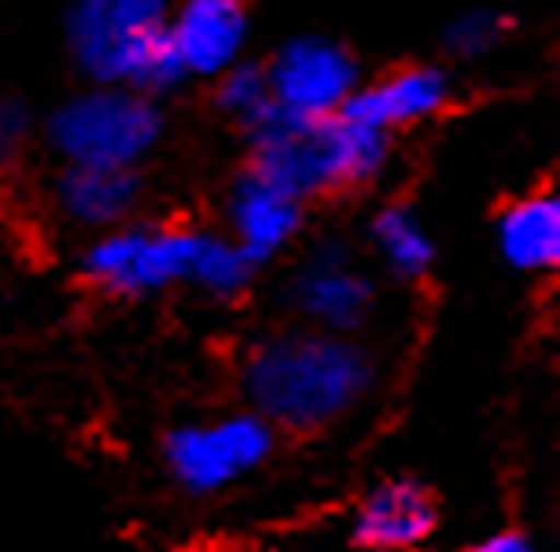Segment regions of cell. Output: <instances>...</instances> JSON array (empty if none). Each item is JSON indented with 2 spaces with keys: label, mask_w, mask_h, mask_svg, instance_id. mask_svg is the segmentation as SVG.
Segmentation results:
<instances>
[{
  "label": "cell",
  "mask_w": 560,
  "mask_h": 552,
  "mask_svg": "<svg viewBox=\"0 0 560 552\" xmlns=\"http://www.w3.org/2000/svg\"><path fill=\"white\" fill-rule=\"evenodd\" d=\"M375 380L371 354L353 336L318 327H283L265 336L243 363L252 411L283 429H323L366 398Z\"/></svg>",
  "instance_id": "1"
},
{
  "label": "cell",
  "mask_w": 560,
  "mask_h": 552,
  "mask_svg": "<svg viewBox=\"0 0 560 552\" xmlns=\"http://www.w3.org/2000/svg\"><path fill=\"white\" fill-rule=\"evenodd\" d=\"M252 173L269 177L296 199H314L327 191H353L371 182L388 160V137L349 111L327 119H292L283 111H265L252 128Z\"/></svg>",
  "instance_id": "2"
},
{
  "label": "cell",
  "mask_w": 560,
  "mask_h": 552,
  "mask_svg": "<svg viewBox=\"0 0 560 552\" xmlns=\"http://www.w3.org/2000/svg\"><path fill=\"white\" fill-rule=\"evenodd\" d=\"M173 0H71L67 45L93 84L168 93L186 76L168 49Z\"/></svg>",
  "instance_id": "3"
},
{
  "label": "cell",
  "mask_w": 560,
  "mask_h": 552,
  "mask_svg": "<svg viewBox=\"0 0 560 552\" xmlns=\"http://www.w3.org/2000/svg\"><path fill=\"white\" fill-rule=\"evenodd\" d=\"M160 137L164 115L155 97L119 84H89L45 115V142L62 160V169L137 173V164L160 147Z\"/></svg>",
  "instance_id": "4"
},
{
  "label": "cell",
  "mask_w": 560,
  "mask_h": 552,
  "mask_svg": "<svg viewBox=\"0 0 560 552\" xmlns=\"http://www.w3.org/2000/svg\"><path fill=\"white\" fill-rule=\"evenodd\" d=\"M199 230L124 221L84 248V274L115 297H160L190 284Z\"/></svg>",
  "instance_id": "5"
},
{
  "label": "cell",
  "mask_w": 560,
  "mask_h": 552,
  "mask_svg": "<svg viewBox=\"0 0 560 552\" xmlns=\"http://www.w3.org/2000/svg\"><path fill=\"white\" fill-rule=\"evenodd\" d=\"M273 451V425L256 411H234L217 421L177 425L164 442V460L173 478L195 495H217L247 473H256Z\"/></svg>",
  "instance_id": "6"
},
{
  "label": "cell",
  "mask_w": 560,
  "mask_h": 552,
  "mask_svg": "<svg viewBox=\"0 0 560 552\" xmlns=\"http://www.w3.org/2000/svg\"><path fill=\"white\" fill-rule=\"evenodd\" d=\"M269 102L292 119H327L358 93V58L323 36H296L265 67Z\"/></svg>",
  "instance_id": "7"
},
{
  "label": "cell",
  "mask_w": 560,
  "mask_h": 552,
  "mask_svg": "<svg viewBox=\"0 0 560 552\" xmlns=\"http://www.w3.org/2000/svg\"><path fill=\"white\" fill-rule=\"evenodd\" d=\"M288 306L296 310L305 327L353 336L375 310V284L345 243H318L292 269Z\"/></svg>",
  "instance_id": "8"
},
{
  "label": "cell",
  "mask_w": 560,
  "mask_h": 552,
  "mask_svg": "<svg viewBox=\"0 0 560 552\" xmlns=\"http://www.w3.org/2000/svg\"><path fill=\"white\" fill-rule=\"evenodd\" d=\"M247 32L252 23L243 0H182L168 14V49L186 80H221L238 67Z\"/></svg>",
  "instance_id": "9"
},
{
  "label": "cell",
  "mask_w": 560,
  "mask_h": 552,
  "mask_svg": "<svg viewBox=\"0 0 560 552\" xmlns=\"http://www.w3.org/2000/svg\"><path fill=\"white\" fill-rule=\"evenodd\" d=\"M225 221H230V239L243 248V256L252 265H260V261H273L283 248H292V239L305 226V199L288 195L283 186H273L269 177L247 169L230 186Z\"/></svg>",
  "instance_id": "10"
},
{
  "label": "cell",
  "mask_w": 560,
  "mask_h": 552,
  "mask_svg": "<svg viewBox=\"0 0 560 552\" xmlns=\"http://www.w3.org/2000/svg\"><path fill=\"white\" fill-rule=\"evenodd\" d=\"M446 102H451V76L442 67H401L380 84H358V93L340 111L393 137L406 124L433 119Z\"/></svg>",
  "instance_id": "11"
},
{
  "label": "cell",
  "mask_w": 560,
  "mask_h": 552,
  "mask_svg": "<svg viewBox=\"0 0 560 552\" xmlns=\"http://www.w3.org/2000/svg\"><path fill=\"white\" fill-rule=\"evenodd\" d=\"M438 530V504L419 482H380L353 513V539L371 552H410Z\"/></svg>",
  "instance_id": "12"
},
{
  "label": "cell",
  "mask_w": 560,
  "mask_h": 552,
  "mask_svg": "<svg viewBox=\"0 0 560 552\" xmlns=\"http://www.w3.org/2000/svg\"><path fill=\"white\" fill-rule=\"evenodd\" d=\"M54 204L71 226L106 234L132 221L142 204V177L124 169H62L54 182Z\"/></svg>",
  "instance_id": "13"
},
{
  "label": "cell",
  "mask_w": 560,
  "mask_h": 552,
  "mask_svg": "<svg viewBox=\"0 0 560 552\" xmlns=\"http://www.w3.org/2000/svg\"><path fill=\"white\" fill-rule=\"evenodd\" d=\"M499 252L512 269L547 274L560 265V199L551 191L525 195L499 217Z\"/></svg>",
  "instance_id": "14"
},
{
  "label": "cell",
  "mask_w": 560,
  "mask_h": 552,
  "mask_svg": "<svg viewBox=\"0 0 560 552\" xmlns=\"http://www.w3.org/2000/svg\"><path fill=\"white\" fill-rule=\"evenodd\" d=\"M371 243L380 252V261L397 274V279H419V274H429L433 265V234L424 230L410 208H384L375 212L371 221Z\"/></svg>",
  "instance_id": "15"
},
{
  "label": "cell",
  "mask_w": 560,
  "mask_h": 552,
  "mask_svg": "<svg viewBox=\"0 0 560 552\" xmlns=\"http://www.w3.org/2000/svg\"><path fill=\"white\" fill-rule=\"evenodd\" d=\"M256 265L243 256V248L230 234H208L199 230V248H195V269H190V288H199L203 297H238L247 292Z\"/></svg>",
  "instance_id": "16"
},
{
  "label": "cell",
  "mask_w": 560,
  "mask_h": 552,
  "mask_svg": "<svg viewBox=\"0 0 560 552\" xmlns=\"http://www.w3.org/2000/svg\"><path fill=\"white\" fill-rule=\"evenodd\" d=\"M217 106H221L230 119H238L243 128H252V124L273 106V102H269L265 67H256V62L230 67V71L217 80Z\"/></svg>",
  "instance_id": "17"
},
{
  "label": "cell",
  "mask_w": 560,
  "mask_h": 552,
  "mask_svg": "<svg viewBox=\"0 0 560 552\" xmlns=\"http://www.w3.org/2000/svg\"><path fill=\"white\" fill-rule=\"evenodd\" d=\"M503 32H508V23L494 10H464V14H455L446 23L442 41H446V49L455 58H486L503 41Z\"/></svg>",
  "instance_id": "18"
},
{
  "label": "cell",
  "mask_w": 560,
  "mask_h": 552,
  "mask_svg": "<svg viewBox=\"0 0 560 552\" xmlns=\"http://www.w3.org/2000/svg\"><path fill=\"white\" fill-rule=\"evenodd\" d=\"M36 133V115L23 97H0V164H14Z\"/></svg>",
  "instance_id": "19"
},
{
  "label": "cell",
  "mask_w": 560,
  "mask_h": 552,
  "mask_svg": "<svg viewBox=\"0 0 560 552\" xmlns=\"http://www.w3.org/2000/svg\"><path fill=\"white\" fill-rule=\"evenodd\" d=\"M464 552H538V548H534V539L521 534V530H499V534H490V539H477V543L464 548Z\"/></svg>",
  "instance_id": "20"
}]
</instances>
